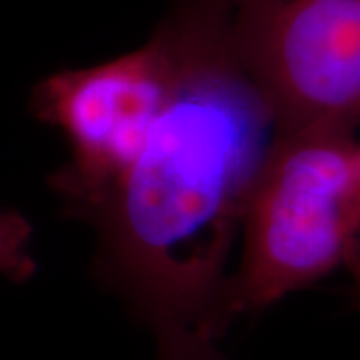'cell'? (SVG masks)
Masks as SVG:
<instances>
[{
	"instance_id": "6da1fadb",
	"label": "cell",
	"mask_w": 360,
	"mask_h": 360,
	"mask_svg": "<svg viewBox=\"0 0 360 360\" xmlns=\"http://www.w3.org/2000/svg\"><path fill=\"white\" fill-rule=\"evenodd\" d=\"M158 28L174 63L141 156L86 222L94 276L153 335L220 342L232 257L278 120L234 49L219 0H170Z\"/></svg>"
},
{
	"instance_id": "7a4b0ae2",
	"label": "cell",
	"mask_w": 360,
	"mask_h": 360,
	"mask_svg": "<svg viewBox=\"0 0 360 360\" xmlns=\"http://www.w3.org/2000/svg\"><path fill=\"white\" fill-rule=\"evenodd\" d=\"M360 238V118L278 130L260 168L229 290L232 322L345 269Z\"/></svg>"
},
{
	"instance_id": "3957f363",
	"label": "cell",
	"mask_w": 360,
	"mask_h": 360,
	"mask_svg": "<svg viewBox=\"0 0 360 360\" xmlns=\"http://www.w3.org/2000/svg\"><path fill=\"white\" fill-rule=\"evenodd\" d=\"M172 77L170 44L156 26L134 51L37 84L32 112L68 144V160L49 182L70 217L86 222L136 162L167 108Z\"/></svg>"
},
{
	"instance_id": "277c9868",
	"label": "cell",
	"mask_w": 360,
	"mask_h": 360,
	"mask_svg": "<svg viewBox=\"0 0 360 360\" xmlns=\"http://www.w3.org/2000/svg\"><path fill=\"white\" fill-rule=\"evenodd\" d=\"M278 130L360 118V0H219Z\"/></svg>"
},
{
	"instance_id": "5b68a950",
	"label": "cell",
	"mask_w": 360,
	"mask_h": 360,
	"mask_svg": "<svg viewBox=\"0 0 360 360\" xmlns=\"http://www.w3.org/2000/svg\"><path fill=\"white\" fill-rule=\"evenodd\" d=\"M34 229L25 214L0 206V274L13 283H28L37 270L32 252Z\"/></svg>"
},
{
	"instance_id": "8992f818",
	"label": "cell",
	"mask_w": 360,
	"mask_h": 360,
	"mask_svg": "<svg viewBox=\"0 0 360 360\" xmlns=\"http://www.w3.org/2000/svg\"><path fill=\"white\" fill-rule=\"evenodd\" d=\"M155 360H226L219 342L210 340H174L156 345Z\"/></svg>"
},
{
	"instance_id": "52a82bcc",
	"label": "cell",
	"mask_w": 360,
	"mask_h": 360,
	"mask_svg": "<svg viewBox=\"0 0 360 360\" xmlns=\"http://www.w3.org/2000/svg\"><path fill=\"white\" fill-rule=\"evenodd\" d=\"M345 269H347L348 276H350L352 296H354L356 302H360V238H356V243L350 248Z\"/></svg>"
}]
</instances>
